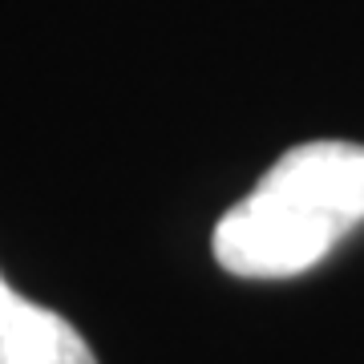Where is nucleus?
<instances>
[{"label":"nucleus","instance_id":"f257e3e1","mask_svg":"<svg viewBox=\"0 0 364 364\" xmlns=\"http://www.w3.org/2000/svg\"><path fill=\"white\" fill-rule=\"evenodd\" d=\"M364 223V146L304 142L215 223V259L239 279H287L316 267Z\"/></svg>","mask_w":364,"mask_h":364},{"label":"nucleus","instance_id":"f03ea898","mask_svg":"<svg viewBox=\"0 0 364 364\" xmlns=\"http://www.w3.org/2000/svg\"><path fill=\"white\" fill-rule=\"evenodd\" d=\"M0 364H97L65 316L25 299L0 275Z\"/></svg>","mask_w":364,"mask_h":364}]
</instances>
